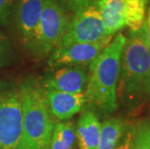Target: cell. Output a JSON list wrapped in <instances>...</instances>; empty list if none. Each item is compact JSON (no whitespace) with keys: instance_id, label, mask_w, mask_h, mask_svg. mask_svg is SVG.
<instances>
[{"instance_id":"4","label":"cell","mask_w":150,"mask_h":149,"mask_svg":"<svg viewBox=\"0 0 150 149\" xmlns=\"http://www.w3.org/2000/svg\"><path fill=\"white\" fill-rule=\"evenodd\" d=\"M71 18L57 0H44L39 26L33 42L27 47L31 55L44 58L61 42L69 28Z\"/></svg>"},{"instance_id":"2","label":"cell","mask_w":150,"mask_h":149,"mask_svg":"<svg viewBox=\"0 0 150 149\" xmlns=\"http://www.w3.org/2000/svg\"><path fill=\"white\" fill-rule=\"evenodd\" d=\"M125 43V35L115 34L111 42L88 65L85 106L95 110L99 116L108 118L118 109L117 85Z\"/></svg>"},{"instance_id":"13","label":"cell","mask_w":150,"mask_h":149,"mask_svg":"<svg viewBox=\"0 0 150 149\" xmlns=\"http://www.w3.org/2000/svg\"><path fill=\"white\" fill-rule=\"evenodd\" d=\"M128 123L121 117H108L102 122L101 137L97 149H114Z\"/></svg>"},{"instance_id":"11","label":"cell","mask_w":150,"mask_h":149,"mask_svg":"<svg viewBox=\"0 0 150 149\" xmlns=\"http://www.w3.org/2000/svg\"><path fill=\"white\" fill-rule=\"evenodd\" d=\"M102 123L99 115L91 107L85 106L76 126L79 149H97L101 137Z\"/></svg>"},{"instance_id":"20","label":"cell","mask_w":150,"mask_h":149,"mask_svg":"<svg viewBox=\"0 0 150 149\" xmlns=\"http://www.w3.org/2000/svg\"><path fill=\"white\" fill-rule=\"evenodd\" d=\"M14 0H0V21H4L10 13Z\"/></svg>"},{"instance_id":"6","label":"cell","mask_w":150,"mask_h":149,"mask_svg":"<svg viewBox=\"0 0 150 149\" xmlns=\"http://www.w3.org/2000/svg\"><path fill=\"white\" fill-rule=\"evenodd\" d=\"M107 36L96 2L75 12L65 36L57 47L95 42Z\"/></svg>"},{"instance_id":"9","label":"cell","mask_w":150,"mask_h":149,"mask_svg":"<svg viewBox=\"0 0 150 149\" xmlns=\"http://www.w3.org/2000/svg\"><path fill=\"white\" fill-rule=\"evenodd\" d=\"M47 105L56 121H67L81 112L86 105L84 93H67L44 88Z\"/></svg>"},{"instance_id":"15","label":"cell","mask_w":150,"mask_h":149,"mask_svg":"<svg viewBox=\"0 0 150 149\" xmlns=\"http://www.w3.org/2000/svg\"><path fill=\"white\" fill-rule=\"evenodd\" d=\"M147 0H125V26L138 31L145 21Z\"/></svg>"},{"instance_id":"23","label":"cell","mask_w":150,"mask_h":149,"mask_svg":"<svg viewBox=\"0 0 150 149\" xmlns=\"http://www.w3.org/2000/svg\"><path fill=\"white\" fill-rule=\"evenodd\" d=\"M149 121H150V120H149Z\"/></svg>"},{"instance_id":"22","label":"cell","mask_w":150,"mask_h":149,"mask_svg":"<svg viewBox=\"0 0 150 149\" xmlns=\"http://www.w3.org/2000/svg\"><path fill=\"white\" fill-rule=\"evenodd\" d=\"M144 24L146 27H150V7L148 9V14H147V17L145 18V21H144Z\"/></svg>"},{"instance_id":"19","label":"cell","mask_w":150,"mask_h":149,"mask_svg":"<svg viewBox=\"0 0 150 149\" xmlns=\"http://www.w3.org/2000/svg\"><path fill=\"white\" fill-rule=\"evenodd\" d=\"M134 138V124L127 125V128L124 132V134L121 137L120 141H118L116 147L114 149H131L133 143Z\"/></svg>"},{"instance_id":"10","label":"cell","mask_w":150,"mask_h":149,"mask_svg":"<svg viewBox=\"0 0 150 149\" xmlns=\"http://www.w3.org/2000/svg\"><path fill=\"white\" fill-rule=\"evenodd\" d=\"M44 0H20L17 8V26L26 49L33 42L39 26Z\"/></svg>"},{"instance_id":"5","label":"cell","mask_w":150,"mask_h":149,"mask_svg":"<svg viewBox=\"0 0 150 149\" xmlns=\"http://www.w3.org/2000/svg\"><path fill=\"white\" fill-rule=\"evenodd\" d=\"M21 135L20 85L0 80V149H21Z\"/></svg>"},{"instance_id":"14","label":"cell","mask_w":150,"mask_h":149,"mask_svg":"<svg viewBox=\"0 0 150 149\" xmlns=\"http://www.w3.org/2000/svg\"><path fill=\"white\" fill-rule=\"evenodd\" d=\"M76 125L73 121H56L49 149H75Z\"/></svg>"},{"instance_id":"1","label":"cell","mask_w":150,"mask_h":149,"mask_svg":"<svg viewBox=\"0 0 150 149\" xmlns=\"http://www.w3.org/2000/svg\"><path fill=\"white\" fill-rule=\"evenodd\" d=\"M117 99L127 113H133L150 99V49L144 24L130 31L121 57Z\"/></svg>"},{"instance_id":"24","label":"cell","mask_w":150,"mask_h":149,"mask_svg":"<svg viewBox=\"0 0 150 149\" xmlns=\"http://www.w3.org/2000/svg\"><path fill=\"white\" fill-rule=\"evenodd\" d=\"M147 1H148V0H147Z\"/></svg>"},{"instance_id":"21","label":"cell","mask_w":150,"mask_h":149,"mask_svg":"<svg viewBox=\"0 0 150 149\" xmlns=\"http://www.w3.org/2000/svg\"><path fill=\"white\" fill-rule=\"evenodd\" d=\"M144 28H145V39H146V43H147V46L150 49V27H146L144 24Z\"/></svg>"},{"instance_id":"17","label":"cell","mask_w":150,"mask_h":149,"mask_svg":"<svg viewBox=\"0 0 150 149\" xmlns=\"http://www.w3.org/2000/svg\"><path fill=\"white\" fill-rule=\"evenodd\" d=\"M13 57V49L10 42L0 32V67L10 63Z\"/></svg>"},{"instance_id":"7","label":"cell","mask_w":150,"mask_h":149,"mask_svg":"<svg viewBox=\"0 0 150 149\" xmlns=\"http://www.w3.org/2000/svg\"><path fill=\"white\" fill-rule=\"evenodd\" d=\"M113 37L114 35H108L95 42L57 47L49 55L47 65L52 69L61 66H88L111 42Z\"/></svg>"},{"instance_id":"3","label":"cell","mask_w":150,"mask_h":149,"mask_svg":"<svg viewBox=\"0 0 150 149\" xmlns=\"http://www.w3.org/2000/svg\"><path fill=\"white\" fill-rule=\"evenodd\" d=\"M22 135L21 149H49L56 120L41 80L25 78L20 84Z\"/></svg>"},{"instance_id":"16","label":"cell","mask_w":150,"mask_h":149,"mask_svg":"<svg viewBox=\"0 0 150 149\" xmlns=\"http://www.w3.org/2000/svg\"><path fill=\"white\" fill-rule=\"evenodd\" d=\"M131 149H150L149 120H142L134 124V138Z\"/></svg>"},{"instance_id":"8","label":"cell","mask_w":150,"mask_h":149,"mask_svg":"<svg viewBox=\"0 0 150 149\" xmlns=\"http://www.w3.org/2000/svg\"><path fill=\"white\" fill-rule=\"evenodd\" d=\"M88 66H61L52 68L41 80L44 88L67 93H84L88 80Z\"/></svg>"},{"instance_id":"18","label":"cell","mask_w":150,"mask_h":149,"mask_svg":"<svg viewBox=\"0 0 150 149\" xmlns=\"http://www.w3.org/2000/svg\"><path fill=\"white\" fill-rule=\"evenodd\" d=\"M99 0H61V4L67 11L76 12L86 6H89L93 3L98 2Z\"/></svg>"},{"instance_id":"12","label":"cell","mask_w":150,"mask_h":149,"mask_svg":"<svg viewBox=\"0 0 150 149\" xmlns=\"http://www.w3.org/2000/svg\"><path fill=\"white\" fill-rule=\"evenodd\" d=\"M98 9L107 35H115L125 27V0H99Z\"/></svg>"}]
</instances>
